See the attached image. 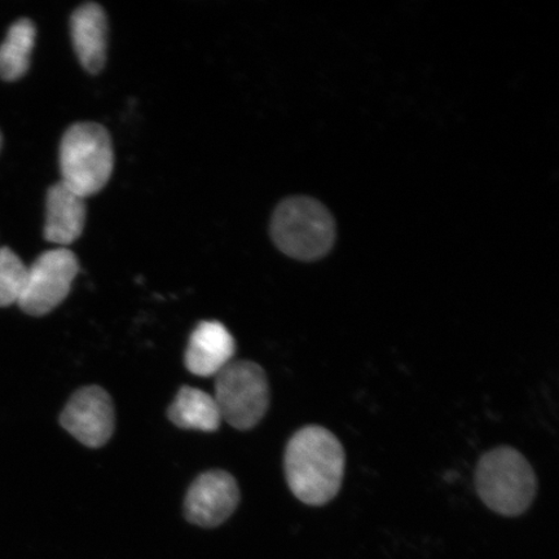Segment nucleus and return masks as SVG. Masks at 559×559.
<instances>
[{"instance_id": "1", "label": "nucleus", "mask_w": 559, "mask_h": 559, "mask_svg": "<svg viewBox=\"0 0 559 559\" xmlns=\"http://www.w3.org/2000/svg\"><path fill=\"white\" fill-rule=\"evenodd\" d=\"M345 466L344 445L323 426H305L286 445V481L306 506L323 507L331 502L344 481Z\"/></svg>"}, {"instance_id": "2", "label": "nucleus", "mask_w": 559, "mask_h": 559, "mask_svg": "<svg viewBox=\"0 0 559 559\" xmlns=\"http://www.w3.org/2000/svg\"><path fill=\"white\" fill-rule=\"evenodd\" d=\"M270 233L282 253L304 262L318 261L330 254L337 237L330 210L306 195L280 202L272 214Z\"/></svg>"}, {"instance_id": "3", "label": "nucleus", "mask_w": 559, "mask_h": 559, "mask_svg": "<svg viewBox=\"0 0 559 559\" xmlns=\"http://www.w3.org/2000/svg\"><path fill=\"white\" fill-rule=\"evenodd\" d=\"M474 480L480 500L500 515H521L536 498L533 466L513 447L502 445L486 452L478 461Z\"/></svg>"}, {"instance_id": "4", "label": "nucleus", "mask_w": 559, "mask_h": 559, "mask_svg": "<svg viewBox=\"0 0 559 559\" xmlns=\"http://www.w3.org/2000/svg\"><path fill=\"white\" fill-rule=\"evenodd\" d=\"M59 158L62 183L83 199L100 192L115 166L109 132L94 122L70 126L61 139Z\"/></svg>"}, {"instance_id": "5", "label": "nucleus", "mask_w": 559, "mask_h": 559, "mask_svg": "<svg viewBox=\"0 0 559 559\" xmlns=\"http://www.w3.org/2000/svg\"><path fill=\"white\" fill-rule=\"evenodd\" d=\"M214 400L222 419L235 429H253L267 414L270 405L264 369L249 360L230 361L216 374Z\"/></svg>"}, {"instance_id": "6", "label": "nucleus", "mask_w": 559, "mask_h": 559, "mask_svg": "<svg viewBox=\"0 0 559 559\" xmlns=\"http://www.w3.org/2000/svg\"><path fill=\"white\" fill-rule=\"evenodd\" d=\"M80 263L73 251L58 248L45 251L27 267V278L20 309L31 317H45L64 302Z\"/></svg>"}, {"instance_id": "7", "label": "nucleus", "mask_w": 559, "mask_h": 559, "mask_svg": "<svg viewBox=\"0 0 559 559\" xmlns=\"http://www.w3.org/2000/svg\"><path fill=\"white\" fill-rule=\"evenodd\" d=\"M60 423L79 442L99 449L115 430V408L110 396L99 386L83 388L70 397Z\"/></svg>"}, {"instance_id": "8", "label": "nucleus", "mask_w": 559, "mask_h": 559, "mask_svg": "<svg viewBox=\"0 0 559 559\" xmlns=\"http://www.w3.org/2000/svg\"><path fill=\"white\" fill-rule=\"evenodd\" d=\"M239 502V486L233 475L206 472L193 481L186 496V519L195 526L213 528L226 522Z\"/></svg>"}, {"instance_id": "9", "label": "nucleus", "mask_w": 559, "mask_h": 559, "mask_svg": "<svg viewBox=\"0 0 559 559\" xmlns=\"http://www.w3.org/2000/svg\"><path fill=\"white\" fill-rule=\"evenodd\" d=\"M235 349V340L225 325L204 321L191 335L186 367L195 376H216L233 360Z\"/></svg>"}, {"instance_id": "10", "label": "nucleus", "mask_w": 559, "mask_h": 559, "mask_svg": "<svg viewBox=\"0 0 559 559\" xmlns=\"http://www.w3.org/2000/svg\"><path fill=\"white\" fill-rule=\"evenodd\" d=\"M86 199L59 181L47 193L45 237L48 242L68 247L85 229Z\"/></svg>"}, {"instance_id": "11", "label": "nucleus", "mask_w": 559, "mask_h": 559, "mask_svg": "<svg viewBox=\"0 0 559 559\" xmlns=\"http://www.w3.org/2000/svg\"><path fill=\"white\" fill-rule=\"evenodd\" d=\"M70 33L83 68L97 74L105 67L108 48V20L99 4L86 3L73 12Z\"/></svg>"}, {"instance_id": "12", "label": "nucleus", "mask_w": 559, "mask_h": 559, "mask_svg": "<svg viewBox=\"0 0 559 559\" xmlns=\"http://www.w3.org/2000/svg\"><path fill=\"white\" fill-rule=\"evenodd\" d=\"M167 415L178 428L188 430L215 431L222 421L214 396L188 386L179 390Z\"/></svg>"}, {"instance_id": "13", "label": "nucleus", "mask_w": 559, "mask_h": 559, "mask_svg": "<svg viewBox=\"0 0 559 559\" xmlns=\"http://www.w3.org/2000/svg\"><path fill=\"white\" fill-rule=\"evenodd\" d=\"M35 35L37 31L27 19H21L10 27L0 46V79L12 82L25 75L31 67Z\"/></svg>"}, {"instance_id": "14", "label": "nucleus", "mask_w": 559, "mask_h": 559, "mask_svg": "<svg viewBox=\"0 0 559 559\" xmlns=\"http://www.w3.org/2000/svg\"><path fill=\"white\" fill-rule=\"evenodd\" d=\"M26 278L27 267L15 251L0 248V307L19 304Z\"/></svg>"}, {"instance_id": "15", "label": "nucleus", "mask_w": 559, "mask_h": 559, "mask_svg": "<svg viewBox=\"0 0 559 559\" xmlns=\"http://www.w3.org/2000/svg\"><path fill=\"white\" fill-rule=\"evenodd\" d=\"M0 148H2V134H0Z\"/></svg>"}]
</instances>
